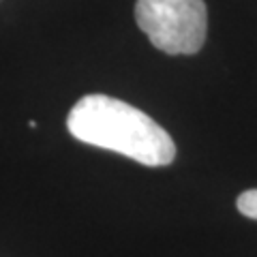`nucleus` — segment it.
<instances>
[{
    "label": "nucleus",
    "instance_id": "1",
    "mask_svg": "<svg viewBox=\"0 0 257 257\" xmlns=\"http://www.w3.org/2000/svg\"><path fill=\"white\" fill-rule=\"evenodd\" d=\"M67 128L75 140L111 150L146 167L174 163L176 144L155 118L107 94L82 96L67 116Z\"/></svg>",
    "mask_w": 257,
    "mask_h": 257
},
{
    "label": "nucleus",
    "instance_id": "2",
    "mask_svg": "<svg viewBox=\"0 0 257 257\" xmlns=\"http://www.w3.org/2000/svg\"><path fill=\"white\" fill-rule=\"evenodd\" d=\"M135 22L157 50L170 56L197 54L208 32L204 0H138Z\"/></svg>",
    "mask_w": 257,
    "mask_h": 257
},
{
    "label": "nucleus",
    "instance_id": "3",
    "mask_svg": "<svg viewBox=\"0 0 257 257\" xmlns=\"http://www.w3.org/2000/svg\"><path fill=\"white\" fill-rule=\"evenodd\" d=\"M238 210L242 212L248 219H255L257 221V189H251V191H244L242 195L238 197Z\"/></svg>",
    "mask_w": 257,
    "mask_h": 257
}]
</instances>
